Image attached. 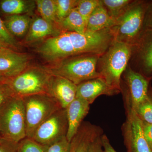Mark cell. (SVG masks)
<instances>
[{"label": "cell", "instance_id": "6da1fadb", "mask_svg": "<svg viewBox=\"0 0 152 152\" xmlns=\"http://www.w3.org/2000/svg\"><path fill=\"white\" fill-rule=\"evenodd\" d=\"M115 41L111 29L84 34L61 31L44 41L37 49L50 62L59 61L69 57L85 54H102Z\"/></svg>", "mask_w": 152, "mask_h": 152}, {"label": "cell", "instance_id": "7a4b0ae2", "mask_svg": "<svg viewBox=\"0 0 152 152\" xmlns=\"http://www.w3.org/2000/svg\"><path fill=\"white\" fill-rule=\"evenodd\" d=\"M132 46L114 41L97 63V71L107 85L118 94L121 92L122 75L130 58Z\"/></svg>", "mask_w": 152, "mask_h": 152}, {"label": "cell", "instance_id": "3957f363", "mask_svg": "<svg viewBox=\"0 0 152 152\" xmlns=\"http://www.w3.org/2000/svg\"><path fill=\"white\" fill-rule=\"evenodd\" d=\"M149 1L133 0L111 28L115 41L132 46L144 31L145 14Z\"/></svg>", "mask_w": 152, "mask_h": 152}, {"label": "cell", "instance_id": "277c9868", "mask_svg": "<svg viewBox=\"0 0 152 152\" xmlns=\"http://www.w3.org/2000/svg\"><path fill=\"white\" fill-rule=\"evenodd\" d=\"M100 56L85 54L66 58L57 62L53 66L45 68L53 75L66 78L77 85L100 77L97 63Z\"/></svg>", "mask_w": 152, "mask_h": 152}, {"label": "cell", "instance_id": "5b68a950", "mask_svg": "<svg viewBox=\"0 0 152 152\" xmlns=\"http://www.w3.org/2000/svg\"><path fill=\"white\" fill-rule=\"evenodd\" d=\"M0 136L19 143L26 137L24 105L23 99L10 98L0 110Z\"/></svg>", "mask_w": 152, "mask_h": 152}, {"label": "cell", "instance_id": "8992f818", "mask_svg": "<svg viewBox=\"0 0 152 152\" xmlns=\"http://www.w3.org/2000/svg\"><path fill=\"white\" fill-rule=\"evenodd\" d=\"M24 105L27 137L32 138L37 129L51 115L62 108L48 94L32 95L22 98Z\"/></svg>", "mask_w": 152, "mask_h": 152}, {"label": "cell", "instance_id": "52a82bcc", "mask_svg": "<svg viewBox=\"0 0 152 152\" xmlns=\"http://www.w3.org/2000/svg\"><path fill=\"white\" fill-rule=\"evenodd\" d=\"M52 75L45 68H28L8 83L15 96L23 98L41 94H49Z\"/></svg>", "mask_w": 152, "mask_h": 152}, {"label": "cell", "instance_id": "ba28073f", "mask_svg": "<svg viewBox=\"0 0 152 152\" xmlns=\"http://www.w3.org/2000/svg\"><path fill=\"white\" fill-rule=\"evenodd\" d=\"M128 65L149 80L152 79V29H145L132 46Z\"/></svg>", "mask_w": 152, "mask_h": 152}, {"label": "cell", "instance_id": "9c48e42d", "mask_svg": "<svg viewBox=\"0 0 152 152\" xmlns=\"http://www.w3.org/2000/svg\"><path fill=\"white\" fill-rule=\"evenodd\" d=\"M67 130L66 110L61 108L52 114L37 129L32 138L49 146L65 137Z\"/></svg>", "mask_w": 152, "mask_h": 152}, {"label": "cell", "instance_id": "30bf717a", "mask_svg": "<svg viewBox=\"0 0 152 152\" xmlns=\"http://www.w3.org/2000/svg\"><path fill=\"white\" fill-rule=\"evenodd\" d=\"M151 80L138 73L128 65L121 78V92L125 100L135 109L148 96Z\"/></svg>", "mask_w": 152, "mask_h": 152}, {"label": "cell", "instance_id": "8fae6325", "mask_svg": "<svg viewBox=\"0 0 152 152\" xmlns=\"http://www.w3.org/2000/svg\"><path fill=\"white\" fill-rule=\"evenodd\" d=\"M125 103L127 117L123 131L128 152H152L144 135L141 120L129 103Z\"/></svg>", "mask_w": 152, "mask_h": 152}, {"label": "cell", "instance_id": "7c38bea8", "mask_svg": "<svg viewBox=\"0 0 152 152\" xmlns=\"http://www.w3.org/2000/svg\"><path fill=\"white\" fill-rule=\"evenodd\" d=\"M30 56L9 49L0 53V75L11 79L28 68Z\"/></svg>", "mask_w": 152, "mask_h": 152}, {"label": "cell", "instance_id": "4fadbf2b", "mask_svg": "<svg viewBox=\"0 0 152 152\" xmlns=\"http://www.w3.org/2000/svg\"><path fill=\"white\" fill-rule=\"evenodd\" d=\"M77 85L66 78L52 75L49 87V94L66 109L75 99Z\"/></svg>", "mask_w": 152, "mask_h": 152}, {"label": "cell", "instance_id": "5bb4252c", "mask_svg": "<svg viewBox=\"0 0 152 152\" xmlns=\"http://www.w3.org/2000/svg\"><path fill=\"white\" fill-rule=\"evenodd\" d=\"M118 94L101 78L93 79L77 86L76 97L86 101L89 104L101 95L113 96Z\"/></svg>", "mask_w": 152, "mask_h": 152}, {"label": "cell", "instance_id": "9a60e30c", "mask_svg": "<svg viewBox=\"0 0 152 152\" xmlns=\"http://www.w3.org/2000/svg\"><path fill=\"white\" fill-rule=\"evenodd\" d=\"M90 105L83 99L76 97L66 109L68 121L66 137L69 142L75 135L83 120L88 113Z\"/></svg>", "mask_w": 152, "mask_h": 152}, {"label": "cell", "instance_id": "2e32d148", "mask_svg": "<svg viewBox=\"0 0 152 152\" xmlns=\"http://www.w3.org/2000/svg\"><path fill=\"white\" fill-rule=\"evenodd\" d=\"M102 132L97 126L83 123L71 141L69 152H85L89 144L102 134Z\"/></svg>", "mask_w": 152, "mask_h": 152}, {"label": "cell", "instance_id": "e0dca14e", "mask_svg": "<svg viewBox=\"0 0 152 152\" xmlns=\"http://www.w3.org/2000/svg\"><path fill=\"white\" fill-rule=\"evenodd\" d=\"M61 33L56 29L54 24L47 21L41 17H37L33 20L26 35L25 42L26 43L33 42L48 36L58 35Z\"/></svg>", "mask_w": 152, "mask_h": 152}, {"label": "cell", "instance_id": "ac0fdd59", "mask_svg": "<svg viewBox=\"0 0 152 152\" xmlns=\"http://www.w3.org/2000/svg\"><path fill=\"white\" fill-rule=\"evenodd\" d=\"M115 24V20L110 17L102 2L95 9L87 22L86 31L95 32L107 28H111Z\"/></svg>", "mask_w": 152, "mask_h": 152}, {"label": "cell", "instance_id": "d6986e66", "mask_svg": "<svg viewBox=\"0 0 152 152\" xmlns=\"http://www.w3.org/2000/svg\"><path fill=\"white\" fill-rule=\"evenodd\" d=\"M33 20L31 15H6L3 21L12 35L21 38L26 35Z\"/></svg>", "mask_w": 152, "mask_h": 152}, {"label": "cell", "instance_id": "ffe728a7", "mask_svg": "<svg viewBox=\"0 0 152 152\" xmlns=\"http://www.w3.org/2000/svg\"><path fill=\"white\" fill-rule=\"evenodd\" d=\"M36 7L35 1L30 0H3L0 8L7 15H32Z\"/></svg>", "mask_w": 152, "mask_h": 152}, {"label": "cell", "instance_id": "44dd1931", "mask_svg": "<svg viewBox=\"0 0 152 152\" xmlns=\"http://www.w3.org/2000/svg\"><path fill=\"white\" fill-rule=\"evenodd\" d=\"M58 25L62 31L84 34L86 31L87 23L76 8Z\"/></svg>", "mask_w": 152, "mask_h": 152}, {"label": "cell", "instance_id": "7402d4cb", "mask_svg": "<svg viewBox=\"0 0 152 152\" xmlns=\"http://www.w3.org/2000/svg\"><path fill=\"white\" fill-rule=\"evenodd\" d=\"M133 0H101L110 17L116 20L132 2Z\"/></svg>", "mask_w": 152, "mask_h": 152}, {"label": "cell", "instance_id": "603a6c76", "mask_svg": "<svg viewBox=\"0 0 152 152\" xmlns=\"http://www.w3.org/2000/svg\"><path fill=\"white\" fill-rule=\"evenodd\" d=\"M35 2L41 18L53 24L58 23L55 0H37Z\"/></svg>", "mask_w": 152, "mask_h": 152}, {"label": "cell", "instance_id": "cb8c5ba5", "mask_svg": "<svg viewBox=\"0 0 152 152\" xmlns=\"http://www.w3.org/2000/svg\"><path fill=\"white\" fill-rule=\"evenodd\" d=\"M58 24L67 16L77 5L79 0H55Z\"/></svg>", "mask_w": 152, "mask_h": 152}, {"label": "cell", "instance_id": "d4e9b609", "mask_svg": "<svg viewBox=\"0 0 152 152\" xmlns=\"http://www.w3.org/2000/svg\"><path fill=\"white\" fill-rule=\"evenodd\" d=\"M48 146L36 142L31 138L26 137L18 144L17 152H47Z\"/></svg>", "mask_w": 152, "mask_h": 152}, {"label": "cell", "instance_id": "484cf974", "mask_svg": "<svg viewBox=\"0 0 152 152\" xmlns=\"http://www.w3.org/2000/svg\"><path fill=\"white\" fill-rule=\"evenodd\" d=\"M134 110L142 121L152 124V99L149 95Z\"/></svg>", "mask_w": 152, "mask_h": 152}, {"label": "cell", "instance_id": "4316f807", "mask_svg": "<svg viewBox=\"0 0 152 152\" xmlns=\"http://www.w3.org/2000/svg\"><path fill=\"white\" fill-rule=\"evenodd\" d=\"M100 3L101 0H79L76 8L87 24L89 18Z\"/></svg>", "mask_w": 152, "mask_h": 152}, {"label": "cell", "instance_id": "83f0119b", "mask_svg": "<svg viewBox=\"0 0 152 152\" xmlns=\"http://www.w3.org/2000/svg\"><path fill=\"white\" fill-rule=\"evenodd\" d=\"M0 41L12 49L18 48V43L6 28L4 21L0 18Z\"/></svg>", "mask_w": 152, "mask_h": 152}, {"label": "cell", "instance_id": "f1b7e54d", "mask_svg": "<svg viewBox=\"0 0 152 152\" xmlns=\"http://www.w3.org/2000/svg\"><path fill=\"white\" fill-rule=\"evenodd\" d=\"M70 145L71 142L65 137L49 146L47 152H69Z\"/></svg>", "mask_w": 152, "mask_h": 152}, {"label": "cell", "instance_id": "f546056e", "mask_svg": "<svg viewBox=\"0 0 152 152\" xmlns=\"http://www.w3.org/2000/svg\"><path fill=\"white\" fill-rule=\"evenodd\" d=\"M15 96L8 84L0 86V110L10 98Z\"/></svg>", "mask_w": 152, "mask_h": 152}, {"label": "cell", "instance_id": "4dcf8cb0", "mask_svg": "<svg viewBox=\"0 0 152 152\" xmlns=\"http://www.w3.org/2000/svg\"><path fill=\"white\" fill-rule=\"evenodd\" d=\"M18 144V143L2 139L0 142V152H17Z\"/></svg>", "mask_w": 152, "mask_h": 152}, {"label": "cell", "instance_id": "1f68e13d", "mask_svg": "<svg viewBox=\"0 0 152 152\" xmlns=\"http://www.w3.org/2000/svg\"><path fill=\"white\" fill-rule=\"evenodd\" d=\"M144 30L152 29V0L149 1L145 14Z\"/></svg>", "mask_w": 152, "mask_h": 152}, {"label": "cell", "instance_id": "d6a6232c", "mask_svg": "<svg viewBox=\"0 0 152 152\" xmlns=\"http://www.w3.org/2000/svg\"><path fill=\"white\" fill-rule=\"evenodd\" d=\"M102 135L99 136L93 141L89 144L85 152H104L101 140Z\"/></svg>", "mask_w": 152, "mask_h": 152}, {"label": "cell", "instance_id": "836d02e7", "mask_svg": "<svg viewBox=\"0 0 152 152\" xmlns=\"http://www.w3.org/2000/svg\"><path fill=\"white\" fill-rule=\"evenodd\" d=\"M142 121L144 135L150 148L152 150V124Z\"/></svg>", "mask_w": 152, "mask_h": 152}, {"label": "cell", "instance_id": "e575fe53", "mask_svg": "<svg viewBox=\"0 0 152 152\" xmlns=\"http://www.w3.org/2000/svg\"><path fill=\"white\" fill-rule=\"evenodd\" d=\"M101 140L104 152H117L111 145L108 138L105 134L102 135Z\"/></svg>", "mask_w": 152, "mask_h": 152}, {"label": "cell", "instance_id": "d590c367", "mask_svg": "<svg viewBox=\"0 0 152 152\" xmlns=\"http://www.w3.org/2000/svg\"><path fill=\"white\" fill-rule=\"evenodd\" d=\"M10 49H12L10 47L6 45L5 44L3 43L2 42L0 41V53Z\"/></svg>", "mask_w": 152, "mask_h": 152}, {"label": "cell", "instance_id": "8d00e7d4", "mask_svg": "<svg viewBox=\"0 0 152 152\" xmlns=\"http://www.w3.org/2000/svg\"><path fill=\"white\" fill-rule=\"evenodd\" d=\"M10 79L7 78L0 75V86L8 84Z\"/></svg>", "mask_w": 152, "mask_h": 152}, {"label": "cell", "instance_id": "74e56055", "mask_svg": "<svg viewBox=\"0 0 152 152\" xmlns=\"http://www.w3.org/2000/svg\"><path fill=\"white\" fill-rule=\"evenodd\" d=\"M149 96L152 99V88L151 87H149L148 92Z\"/></svg>", "mask_w": 152, "mask_h": 152}, {"label": "cell", "instance_id": "f35d334b", "mask_svg": "<svg viewBox=\"0 0 152 152\" xmlns=\"http://www.w3.org/2000/svg\"><path fill=\"white\" fill-rule=\"evenodd\" d=\"M2 138L1 137V136H0V142H1V140Z\"/></svg>", "mask_w": 152, "mask_h": 152}]
</instances>
